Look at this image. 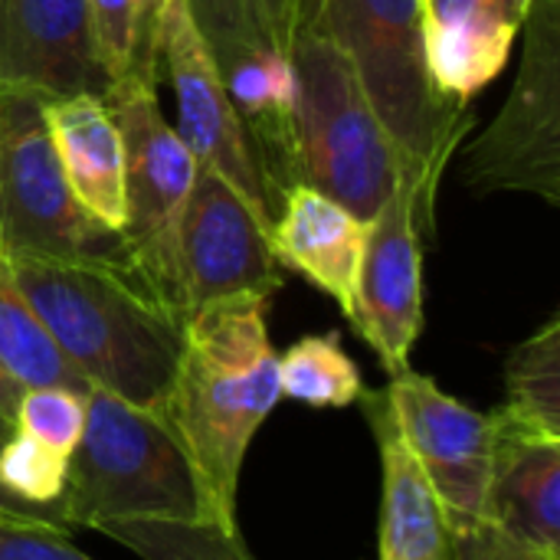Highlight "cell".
Listing matches in <instances>:
<instances>
[{
  "label": "cell",
  "mask_w": 560,
  "mask_h": 560,
  "mask_svg": "<svg viewBox=\"0 0 560 560\" xmlns=\"http://www.w3.org/2000/svg\"><path fill=\"white\" fill-rule=\"evenodd\" d=\"M269 295H230L194 308L171 390L154 407L197 486L200 518L240 532L236 495L253 436L279 407V354L266 325Z\"/></svg>",
  "instance_id": "obj_1"
},
{
  "label": "cell",
  "mask_w": 560,
  "mask_h": 560,
  "mask_svg": "<svg viewBox=\"0 0 560 560\" xmlns=\"http://www.w3.org/2000/svg\"><path fill=\"white\" fill-rule=\"evenodd\" d=\"M3 262L56 351L89 387L141 410L164 400L184 351V318L131 272L121 249Z\"/></svg>",
  "instance_id": "obj_2"
},
{
  "label": "cell",
  "mask_w": 560,
  "mask_h": 560,
  "mask_svg": "<svg viewBox=\"0 0 560 560\" xmlns=\"http://www.w3.org/2000/svg\"><path fill=\"white\" fill-rule=\"evenodd\" d=\"M322 30L348 56L358 82L404 158L423 223L433 230L450 158L472 128L469 102L446 95L430 72L423 0H322Z\"/></svg>",
  "instance_id": "obj_3"
},
{
  "label": "cell",
  "mask_w": 560,
  "mask_h": 560,
  "mask_svg": "<svg viewBox=\"0 0 560 560\" xmlns=\"http://www.w3.org/2000/svg\"><path fill=\"white\" fill-rule=\"evenodd\" d=\"M200 39L276 197L302 184L295 135V46L322 0H187Z\"/></svg>",
  "instance_id": "obj_4"
},
{
  "label": "cell",
  "mask_w": 560,
  "mask_h": 560,
  "mask_svg": "<svg viewBox=\"0 0 560 560\" xmlns=\"http://www.w3.org/2000/svg\"><path fill=\"white\" fill-rule=\"evenodd\" d=\"M62 528L125 518L197 522L194 472L154 410L89 387L85 430L69 456L66 489L52 509Z\"/></svg>",
  "instance_id": "obj_5"
},
{
  "label": "cell",
  "mask_w": 560,
  "mask_h": 560,
  "mask_svg": "<svg viewBox=\"0 0 560 560\" xmlns=\"http://www.w3.org/2000/svg\"><path fill=\"white\" fill-rule=\"evenodd\" d=\"M295 135L302 184L328 194L364 223L407 177L354 66L318 20L302 30L295 46Z\"/></svg>",
  "instance_id": "obj_6"
},
{
  "label": "cell",
  "mask_w": 560,
  "mask_h": 560,
  "mask_svg": "<svg viewBox=\"0 0 560 560\" xmlns=\"http://www.w3.org/2000/svg\"><path fill=\"white\" fill-rule=\"evenodd\" d=\"M154 75L158 72H131L105 95L125 148V226L118 246L131 272L180 315L174 253L177 223L197 177V158L161 115Z\"/></svg>",
  "instance_id": "obj_7"
},
{
  "label": "cell",
  "mask_w": 560,
  "mask_h": 560,
  "mask_svg": "<svg viewBox=\"0 0 560 560\" xmlns=\"http://www.w3.org/2000/svg\"><path fill=\"white\" fill-rule=\"evenodd\" d=\"M512 92L492 125L466 148L476 194H535L560 203V0H532Z\"/></svg>",
  "instance_id": "obj_8"
},
{
  "label": "cell",
  "mask_w": 560,
  "mask_h": 560,
  "mask_svg": "<svg viewBox=\"0 0 560 560\" xmlns=\"http://www.w3.org/2000/svg\"><path fill=\"white\" fill-rule=\"evenodd\" d=\"M118 249V236L75 203L49 138L43 98L0 89V259Z\"/></svg>",
  "instance_id": "obj_9"
},
{
  "label": "cell",
  "mask_w": 560,
  "mask_h": 560,
  "mask_svg": "<svg viewBox=\"0 0 560 560\" xmlns=\"http://www.w3.org/2000/svg\"><path fill=\"white\" fill-rule=\"evenodd\" d=\"M397 436L436 492L456 538L489 522L499 417L450 397L433 377L400 371L381 390Z\"/></svg>",
  "instance_id": "obj_10"
},
{
  "label": "cell",
  "mask_w": 560,
  "mask_h": 560,
  "mask_svg": "<svg viewBox=\"0 0 560 560\" xmlns=\"http://www.w3.org/2000/svg\"><path fill=\"white\" fill-rule=\"evenodd\" d=\"M177 308L187 315L230 295H269L282 285V266L269 243V223L213 167L197 164L190 197L177 223Z\"/></svg>",
  "instance_id": "obj_11"
},
{
  "label": "cell",
  "mask_w": 560,
  "mask_h": 560,
  "mask_svg": "<svg viewBox=\"0 0 560 560\" xmlns=\"http://www.w3.org/2000/svg\"><path fill=\"white\" fill-rule=\"evenodd\" d=\"M154 66L164 69L174 102L177 125L174 131L197 158V164L213 167L226 177L272 226L279 203L249 151L246 128L220 82V72L200 39V30L190 16L187 0H167L154 23Z\"/></svg>",
  "instance_id": "obj_12"
},
{
  "label": "cell",
  "mask_w": 560,
  "mask_h": 560,
  "mask_svg": "<svg viewBox=\"0 0 560 560\" xmlns=\"http://www.w3.org/2000/svg\"><path fill=\"white\" fill-rule=\"evenodd\" d=\"M423 230L427 223L407 177L364 230L348 318L384 361L390 377L410 368V354L423 328Z\"/></svg>",
  "instance_id": "obj_13"
},
{
  "label": "cell",
  "mask_w": 560,
  "mask_h": 560,
  "mask_svg": "<svg viewBox=\"0 0 560 560\" xmlns=\"http://www.w3.org/2000/svg\"><path fill=\"white\" fill-rule=\"evenodd\" d=\"M112 85L89 0H0V89L56 102Z\"/></svg>",
  "instance_id": "obj_14"
},
{
  "label": "cell",
  "mask_w": 560,
  "mask_h": 560,
  "mask_svg": "<svg viewBox=\"0 0 560 560\" xmlns=\"http://www.w3.org/2000/svg\"><path fill=\"white\" fill-rule=\"evenodd\" d=\"M427 56L433 82L472 102L509 66L512 46L532 10V0H423Z\"/></svg>",
  "instance_id": "obj_15"
},
{
  "label": "cell",
  "mask_w": 560,
  "mask_h": 560,
  "mask_svg": "<svg viewBox=\"0 0 560 560\" xmlns=\"http://www.w3.org/2000/svg\"><path fill=\"white\" fill-rule=\"evenodd\" d=\"M364 230L368 223L345 210L338 200L308 184H295L279 203V213L269 226V243L282 269L305 276L348 315L364 249Z\"/></svg>",
  "instance_id": "obj_16"
},
{
  "label": "cell",
  "mask_w": 560,
  "mask_h": 560,
  "mask_svg": "<svg viewBox=\"0 0 560 560\" xmlns=\"http://www.w3.org/2000/svg\"><path fill=\"white\" fill-rule=\"evenodd\" d=\"M364 413L381 446V558L377 560H459V538L397 436L390 410L381 394L364 390Z\"/></svg>",
  "instance_id": "obj_17"
},
{
  "label": "cell",
  "mask_w": 560,
  "mask_h": 560,
  "mask_svg": "<svg viewBox=\"0 0 560 560\" xmlns=\"http://www.w3.org/2000/svg\"><path fill=\"white\" fill-rule=\"evenodd\" d=\"M489 525L545 560H560V440L499 423Z\"/></svg>",
  "instance_id": "obj_18"
},
{
  "label": "cell",
  "mask_w": 560,
  "mask_h": 560,
  "mask_svg": "<svg viewBox=\"0 0 560 560\" xmlns=\"http://www.w3.org/2000/svg\"><path fill=\"white\" fill-rule=\"evenodd\" d=\"M52 148L75 203L108 233L125 226V148L98 95L43 102Z\"/></svg>",
  "instance_id": "obj_19"
},
{
  "label": "cell",
  "mask_w": 560,
  "mask_h": 560,
  "mask_svg": "<svg viewBox=\"0 0 560 560\" xmlns=\"http://www.w3.org/2000/svg\"><path fill=\"white\" fill-rule=\"evenodd\" d=\"M499 423L560 440V318L551 315L505 361V404Z\"/></svg>",
  "instance_id": "obj_20"
},
{
  "label": "cell",
  "mask_w": 560,
  "mask_h": 560,
  "mask_svg": "<svg viewBox=\"0 0 560 560\" xmlns=\"http://www.w3.org/2000/svg\"><path fill=\"white\" fill-rule=\"evenodd\" d=\"M0 364L16 377L20 387H66L75 394H89V384L56 351L39 318L13 285L3 259H0Z\"/></svg>",
  "instance_id": "obj_21"
},
{
  "label": "cell",
  "mask_w": 560,
  "mask_h": 560,
  "mask_svg": "<svg viewBox=\"0 0 560 560\" xmlns=\"http://www.w3.org/2000/svg\"><path fill=\"white\" fill-rule=\"evenodd\" d=\"M279 390L312 410L354 407L364 397V381L335 331L305 335L279 354Z\"/></svg>",
  "instance_id": "obj_22"
},
{
  "label": "cell",
  "mask_w": 560,
  "mask_h": 560,
  "mask_svg": "<svg viewBox=\"0 0 560 560\" xmlns=\"http://www.w3.org/2000/svg\"><path fill=\"white\" fill-rule=\"evenodd\" d=\"M98 532L141 560H256L240 532H223L207 522L125 518L105 522Z\"/></svg>",
  "instance_id": "obj_23"
},
{
  "label": "cell",
  "mask_w": 560,
  "mask_h": 560,
  "mask_svg": "<svg viewBox=\"0 0 560 560\" xmlns=\"http://www.w3.org/2000/svg\"><path fill=\"white\" fill-rule=\"evenodd\" d=\"M95 43L112 82L131 72H158L154 66V23L148 0H89Z\"/></svg>",
  "instance_id": "obj_24"
},
{
  "label": "cell",
  "mask_w": 560,
  "mask_h": 560,
  "mask_svg": "<svg viewBox=\"0 0 560 560\" xmlns=\"http://www.w3.org/2000/svg\"><path fill=\"white\" fill-rule=\"evenodd\" d=\"M69 456L36 443L33 436L10 433L0 446V492L13 502L56 522L52 509L66 489ZM59 525V522H56Z\"/></svg>",
  "instance_id": "obj_25"
},
{
  "label": "cell",
  "mask_w": 560,
  "mask_h": 560,
  "mask_svg": "<svg viewBox=\"0 0 560 560\" xmlns=\"http://www.w3.org/2000/svg\"><path fill=\"white\" fill-rule=\"evenodd\" d=\"M85 430V394L66 387H23L13 410V433L72 456Z\"/></svg>",
  "instance_id": "obj_26"
},
{
  "label": "cell",
  "mask_w": 560,
  "mask_h": 560,
  "mask_svg": "<svg viewBox=\"0 0 560 560\" xmlns=\"http://www.w3.org/2000/svg\"><path fill=\"white\" fill-rule=\"evenodd\" d=\"M0 560H92L82 555L69 528L39 515H3L0 512Z\"/></svg>",
  "instance_id": "obj_27"
},
{
  "label": "cell",
  "mask_w": 560,
  "mask_h": 560,
  "mask_svg": "<svg viewBox=\"0 0 560 560\" xmlns=\"http://www.w3.org/2000/svg\"><path fill=\"white\" fill-rule=\"evenodd\" d=\"M459 560H545L522 545H515L505 532L495 525H479L466 535H459Z\"/></svg>",
  "instance_id": "obj_28"
},
{
  "label": "cell",
  "mask_w": 560,
  "mask_h": 560,
  "mask_svg": "<svg viewBox=\"0 0 560 560\" xmlns=\"http://www.w3.org/2000/svg\"><path fill=\"white\" fill-rule=\"evenodd\" d=\"M23 387L16 384V377L0 364V423L13 430V410H16V400H20Z\"/></svg>",
  "instance_id": "obj_29"
},
{
  "label": "cell",
  "mask_w": 560,
  "mask_h": 560,
  "mask_svg": "<svg viewBox=\"0 0 560 560\" xmlns=\"http://www.w3.org/2000/svg\"><path fill=\"white\" fill-rule=\"evenodd\" d=\"M10 433H13V430L0 423V446H3V440H7ZM0 512H3V515H39V512H33V509H26V505L13 502V499H10V495H3V492H0ZM39 518H46V515H39ZM49 522H52V518H49Z\"/></svg>",
  "instance_id": "obj_30"
},
{
  "label": "cell",
  "mask_w": 560,
  "mask_h": 560,
  "mask_svg": "<svg viewBox=\"0 0 560 560\" xmlns=\"http://www.w3.org/2000/svg\"><path fill=\"white\" fill-rule=\"evenodd\" d=\"M148 3H151V10H154V16H158V13H161V7H164L167 0H148Z\"/></svg>",
  "instance_id": "obj_31"
}]
</instances>
